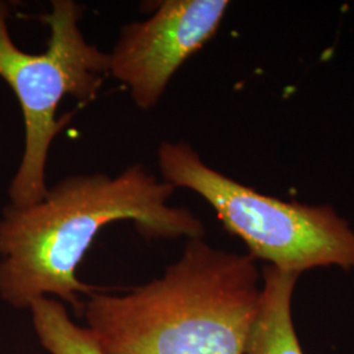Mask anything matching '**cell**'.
Segmentation results:
<instances>
[{"label": "cell", "instance_id": "1", "mask_svg": "<svg viewBox=\"0 0 354 354\" xmlns=\"http://www.w3.org/2000/svg\"><path fill=\"white\" fill-rule=\"evenodd\" d=\"M175 190L137 163L114 177H64L39 203L8 205L0 221L1 298L24 308L54 295L83 311L79 295L95 290L76 269L102 228L117 221H131L146 239H203L201 219L168 203Z\"/></svg>", "mask_w": 354, "mask_h": 354}, {"label": "cell", "instance_id": "3", "mask_svg": "<svg viewBox=\"0 0 354 354\" xmlns=\"http://www.w3.org/2000/svg\"><path fill=\"white\" fill-rule=\"evenodd\" d=\"M158 163L163 181L201 196L254 260L299 276L326 266L353 270L354 230L332 206L263 194L206 165L183 140L162 142Z\"/></svg>", "mask_w": 354, "mask_h": 354}, {"label": "cell", "instance_id": "2", "mask_svg": "<svg viewBox=\"0 0 354 354\" xmlns=\"http://www.w3.org/2000/svg\"><path fill=\"white\" fill-rule=\"evenodd\" d=\"M260 298L252 256L203 238L162 277L121 295L93 291L82 313L104 354H244Z\"/></svg>", "mask_w": 354, "mask_h": 354}, {"label": "cell", "instance_id": "4", "mask_svg": "<svg viewBox=\"0 0 354 354\" xmlns=\"http://www.w3.org/2000/svg\"><path fill=\"white\" fill-rule=\"evenodd\" d=\"M83 12L74 0H53L51 12L38 16L50 29L46 49L30 54L15 45L8 6L0 3V77L20 102L26 127L24 153L8 190L16 207L39 203L49 189L45 168L51 143L70 120H57L61 102L66 96L82 105L93 102L109 74V54L88 44L80 29Z\"/></svg>", "mask_w": 354, "mask_h": 354}, {"label": "cell", "instance_id": "7", "mask_svg": "<svg viewBox=\"0 0 354 354\" xmlns=\"http://www.w3.org/2000/svg\"><path fill=\"white\" fill-rule=\"evenodd\" d=\"M29 308L38 339L51 354H104L89 329L70 319L62 302L45 297Z\"/></svg>", "mask_w": 354, "mask_h": 354}, {"label": "cell", "instance_id": "5", "mask_svg": "<svg viewBox=\"0 0 354 354\" xmlns=\"http://www.w3.org/2000/svg\"><path fill=\"white\" fill-rule=\"evenodd\" d=\"M227 0H165L143 21L122 26L109 54V74L142 111L152 109L178 68L214 37Z\"/></svg>", "mask_w": 354, "mask_h": 354}, {"label": "cell", "instance_id": "6", "mask_svg": "<svg viewBox=\"0 0 354 354\" xmlns=\"http://www.w3.org/2000/svg\"><path fill=\"white\" fill-rule=\"evenodd\" d=\"M298 273L266 266L261 272V298L244 354H304L292 323V294Z\"/></svg>", "mask_w": 354, "mask_h": 354}]
</instances>
